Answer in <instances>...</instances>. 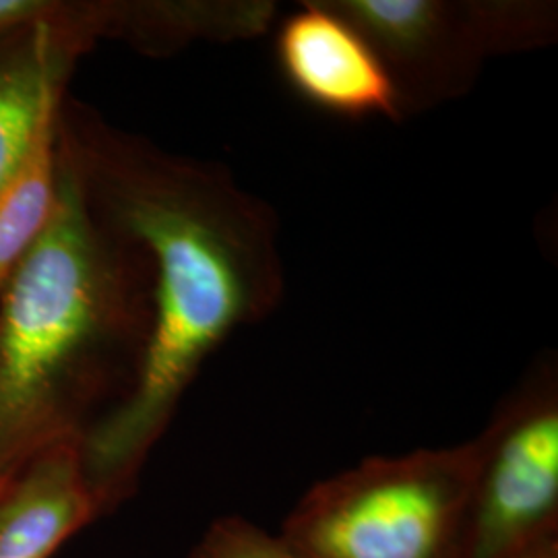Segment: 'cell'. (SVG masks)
Segmentation results:
<instances>
[{"label":"cell","mask_w":558,"mask_h":558,"mask_svg":"<svg viewBox=\"0 0 558 558\" xmlns=\"http://www.w3.org/2000/svg\"><path fill=\"white\" fill-rule=\"evenodd\" d=\"M147 327V260L96 211L60 114L52 218L0 288V490L85 433V408L119 362L135 371Z\"/></svg>","instance_id":"2"},{"label":"cell","mask_w":558,"mask_h":558,"mask_svg":"<svg viewBox=\"0 0 558 558\" xmlns=\"http://www.w3.org/2000/svg\"><path fill=\"white\" fill-rule=\"evenodd\" d=\"M62 100L41 117L13 179L0 193V288L40 240L59 191V126Z\"/></svg>","instance_id":"10"},{"label":"cell","mask_w":558,"mask_h":558,"mask_svg":"<svg viewBox=\"0 0 558 558\" xmlns=\"http://www.w3.org/2000/svg\"><path fill=\"white\" fill-rule=\"evenodd\" d=\"M96 41L94 2L71 0L57 20L0 36V193L17 172L44 112L62 100L75 62Z\"/></svg>","instance_id":"7"},{"label":"cell","mask_w":558,"mask_h":558,"mask_svg":"<svg viewBox=\"0 0 558 558\" xmlns=\"http://www.w3.org/2000/svg\"><path fill=\"white\" fill-rule=\"evenodd\" d=\"M271 2L100 0L101 40L126 41L147 54H170L193 41L248 40L274 20Z\"/></svg>","instance_id":"9"},{"label":"cell","mask_w":558,"mask_h":558,"mask_svg":"<svg viewBox=\"0 0 558 558\" xmlns=\"http://www.w3.org/2000/svg\"><path fill=\"white\" fill-rule=\"evenodd\" d=\"M101 515L81 458V437L60 440L0 490V558H50Z\"/></svg>","instance_id":"8"},{"label":"cell","mask_w":558,"mask_h":558,"mask_svg":"<svg viewBox=\"0 0 558 558\" xmlns=\"http://www.w3.org/2000/svg\"><path fill=\"white\" fill-rule=\"evenodd\" d=\"M385 62L401 119L470 92L490 59L557 40V4L538 0H329Z\"/></svg>","instance_id":"4"},{"label":"cell","mask_w":558,"mask_h":558,"mask_svg":"<svg viewBox=\"0 0 558 558\" xmlns=\"http://www.w3.org/2000/svg\"><path fill=\"white\" fill-rule=\"evenodd\" d=\"M66 9V0H0V36L15 29L57 20Z\"/></svg>","instance_id":"12"},{"label":"cell","mask_w":558,"mask_h":558,"mask_svg":"<svg viewBox=\"0 0 558 558\" xmlns=\"http://www.w3.org/2000/svg\"><path fill=\"white\" fill-rule=\"evenodd\" d=\"M276 59L290 89L341 119L401 120L385 62L329 0L304 2L276 36Z\"/></svg>","instance_id":"6"},{"label":"cell","mask_w":558,"mask_h":558,"mask_svg":"<svg viewBox=\"0 0 558 558\" xmlns=\"http://www.w3.org/2000/svg\"><path fill=\"white\" fill-rule=\"evenodd\" d=\"M458 558H521L557 539L558 391L546 368L476 437Z\"/></svg>","instance_id":"5"},{"label":"cell","mask_w":558,"mask_h":558,"mask_svg":"<svg viewBox=\"0 0 558 558\" xmlns=\"http://www.w3.org/2000/svg\"><path fill=\"white\" fill-rule=\"evenodd\" d=\"M476 440L362 459L313 484L279 536L302 558H458Z\"/></svg>","instance_id":"3"},{"label":"cell","mask_w":558,"mask_h":558,"mask_svg":"<svg viewBox=\"0 0 558 558\" xmlns=\"http://www.w3.org/2000/svg\"><path fill=\"white\" fill-rule=\"evenodd\" d=\"M521 558H558V538L542 544L536 550H532Z\"/></svg>","instance_id":"13"},{"label":"cell","mask_w":558,"mask_h":558,"mask_svg":"<svg viewBox=\"0 0 558 558\" xmlns=\"http://www.w3.org/2000/svg\"><path fill=\"white\" fill-rule=\"evenodd\" d=\"M62 124L96 211L149 267V327L133 377L81 435L85 474L108 513L135 493L205 360L278 308L286 274L271 207L228 170L100 122Z\"/></svg>","instance_id":"1"},{"label":"cell","mask_w":558,"mask_h":558,"mask_svg":"<svg viewBox=\"0 0 558 558\" xmlns=\"http://www.w3.org/2000/svg\"><path fill=\"white\" fill-rule=\"evenodd\" d=\"M189 558H302L281 538L240 515L211 521Z\"/></svg>","instance_id":"11"}]
</instances>
